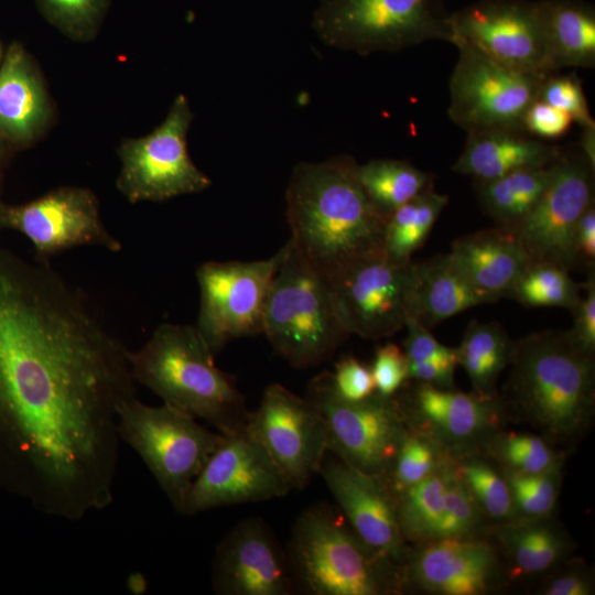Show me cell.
<instances>
[{
  "label": "cell",
  "mask_w": 595,
  "mask_h": 595,
  "mask_svg": "<svg viewBox=\"0 0 595 595\" xmlns=\"http://www.w3.org/2000/svg\"><path fill=\"white\" fill-rule=\"evenodd\" d=\"M129 349L48 262L0 247V447L22 494L77 521L113 501Z\"/></svg>",
  "instance_id": "1"
},
{
  "label": "cell",
  "mask_w": 595,
  "mask_h": 595,
  "mask_svg": "<svg viewBox=\"0 0 595 595\" xmlns=\"http://www.w3.org/2000/svg\"><path fill=\"white\" fill-rule=\"evenodd\" d=\"M349 155L301 162L286 190L291 242L329 278L345 266L383 255L386 218L372 206Z\"/></svg>",
  "instance_id": "2"
},
{
  "label": "cell",
  "mask_w": 595,
  "mask_h": 595,
  "mask_svg": "<svg viewBox=\"0 0 595 595\" xmlns=\"http://www.w3.org/2000/svg\"><path fill=\"white\" fill-rule=\"evenodd\" d=\"M508 367L499 396L509 420L573 450L594 422V356L582 351L567 331H544L516 340Z\"/></svg>",
  "instance_id": "3"
},
{
  "label": "cell",
  "mask_w": 595,
  "mask_h": 595,
  "mask_svg": "<svg viewBox=\"0 0 595 595\" xmlns=\"http://www.w3.org/2000/svg\"><path fill=\"white\" fill-rule=\"evenodd\" d=\"M214 356L195 326L170 323L159 325L142 348L128 351L134 381L217 432L234 433L245 429L250 410Z\"/></svg>",
  "instance_id": "4"
},
{
  "label": "cell",
  "mask_w": 595,
  "mask_h": 595,
  "mask_svg": "<svg viewBox=\"0 0 595 595\" xmlns=\"http://www.w3.org/2000/svg\"><path fill=\"white\" fill-rule=\"evenodd\" d=\"M296 593L398 595L402 566L371 549L337 506L307 507L293 523L285 548Z\"/></svg>",
  "instance_id": "5"
},
{
  "label": "cell",
  "mask_w": 595,
  "mask_h": 595,
  "mask_svg": "<svg viewBox=\"0 0 595 595\" xmlns=\"http://www.w3.org/2000/svg\"><path fill=\"white\" fill-rule=\"evenodd\" d=\"M262 334L296 369L326 361L350 336L336 312L328 279L291 240L267 294Z\"/></svg>",
  "instance_id": "6"
},
{
  "label": "cell",
  "mask_w": 595,
  "mask_h": 595,
  "mask_svg": "<svg viewBox=\"0 0 595 595\" xmlns=\"http://www.w3.org/2000/svg\"><path fill=\"white\" fill-rule=\"evenodd\" d=\"M450 20L445 0H320L312 25L324 44L368 55L452 43Z\"/></svg>",
  "instance_id": "7"
},
{
  "label": "cell",
  "mask_w": 595,
  "mask_h": 595,
  "mask_svg": "<svg viewBox=\"0 0 595 595\" xmlns=\"http://www.w3.org/2000/svg\"><path fill=\"white\" fill-rule=\"evenodd\" d=\"M118 434L181 515L192 484L223 437L175 408L150 407L137 396L118 409Z\"/></svg>",
  "instance_id": "8"
},
{
  "label": "cell",
  "mask_w": 595,
  "mask_h": 595,
  "mask_svg": "<svg viewBox=\"0 0 595 595\" xmlns=\"http://www.w3.org/2000/svg\"><path fill=\"white\" fill-rule=\"evenodd\" d=\"M305 397L325 423L328 452L366 474H389L408 429L394 396L375 392L347 401L335 392L332 372L324 371L310 381Z\"/></svg>",
  "instance_id": "9"
},
{
  "label": "cell",
  "mask_w": 595,
  "mask_h": 595,
  "mask_svg": "<svg viewBox=\"0 0 595 595\" xmlns=\"http://www.w3.org/2000/svg\"><path fill=\"white\" fill-rule=\"evenodd\" d=\"M453 45L458 56L450 78V118L467 133L526 132L524 115L547 77L508 67L465 42Z\"/></svg>",
  "instance_id": "10"
},
{
  "label": "cell",
  "mask_w": 595,
  "mask_h": 595,
  "mask_svg": "<svg viewBox=\"0 0 595 595\" xmlns=\"http://www.w3.org/2000/svg\"><path fill=\"white\" fill-rule=\"evenodd\" d=\"M192 120L188 100L178 95L152 132L121 143L117 187L130 203L161 202L210 186L212 180L196 167L187 151Z\"/></svg>",
  "instance_id": "11"
},
{
  "label": "cell",
  "mask_w": 595,
  "mask_h": 595,
  "mask_svg": "<svg viewBox=\"0 0 595 595\" xmlns=\"http://www.w3.org/2000/svg\"><path fill=\"white\" fill-rule=\"evenodd\" d=\"M284 246L256 261H209L196 271L199 311L196 329L214 355L231 340L262 334L263 310Z\"/></svg>",
  "instance_id": "12"
},
{
  "label": "cell",
  "mask_w": 595,
  "mask_h": 595,
  "mask_svg": "<svg viewBox=\"0 0 595 595\" xmlns=\"http://www.w3.org/2000/svg\"><path fill=\"white\" fill-rule=\"evenodd\" d=\"M327 279L336 312L349 335L389 337L403 329L411 316L415 262L393 263L379 255L356 260Z\"/></svg>",
  "instance_id": "13"
},
{
  "label": "cell",
  "mask_w": 595,
  "mask_h": 595,
  "mask_svg": "<svg viewBox=\"0 0 595 595\" xmlns=\"http://www.w3.org/2000/svg\"><path fill=\"white\" fill-rule=\"evenodd\" d=\"M394 397L405 425L431 439L452 458L484 453L510 422L500 396L482 398L407 380Z\"/></svg>",
  "instance_id": "14"
},
{
  "label": "cell",
  "mask_w": 595,
  "mask_h": 595,
  "mask_svg": "<svg viewBox=\"0 0 595 595\" xmlns=\"http://www.w3.org/2000/svg\"><path fill=\"white\" fill-rule=\"evenodd\" d=\"M594 171L582 152L561 151L554 160L541 197L513 231L532 262L576 268L574 235L594 203Z\"/></svg>",
  "instance_id": "15"
},
{
  "label": "cell",
  "mask_w": 595,
  "mask_h": 595,
  "mask_svg": "<svg viewBox=\"0 0 595 595\" xmlns=\"http://www.w3.org/2000/svg\"><path fill=\"white\" fill-rule=\"evenodd\" d=\"M291 483L305 488L328 452L325 423L314 404L280 383L269 385L245 426Z\"/></svg>",
  "instance_id": "16"
},
{
  "label": "cell",
  "mask_w": 595,
  "mask_h": 595,
  "mask_svg": "<svg viewBox=\"0 0 595 595\" xmlns=\"http://www.w3.org/2000/svg\"><path fill=\"white\" fill-rule=\"evenodd\" d=\"M452 44L465 42L518 71L549 77L554 67L536 1L478 0L451 12Z\"/></svg>",
  "instance_id": "17"
},
{
  "label": "cell",
  "mask_w": 595,
  "mask_h": 595,
  "mask_svg": "<svg viewBox=\"0 0 595 595\" xmlns=\"http://www.w3.org/2000/svg\"><path fill=\"white\" fill-rule=\"evenodd\" d=\"M4 228L24 235L43 262L78 246L121 249L101 220L97 197L83 187H58L22 205L0 203V229Z\"/></svg>",
  "instance_id": "18"
},
{
  "label": "cell",
  "mask_w": 595,
  "mask_h": 595,
  "mask_svg": "<svg viewBox=\"0 0 595 595\" xmlns=\"http://www.w3.org/2000/svg\"><path fill=\"white\" fill-rule=\"evenodd\" d=\"M293 487L263 447L242 429L223 437L188 491L183 515L280 498Z\"/></svg>",
  "instance_id": "19"
},
{
  "label": "cell",
  "mask_w": 595,
  "mask_h": 595,
  "mask_svg": "<svg viewBox=\"0 0 595 595\" xmlns=\"http://www.w3.org/2000/svg\"><path fill=\"white\" fill-rule=\"evenodd\" d=\"M402 574L404 591L435 595H485L508 584L501 555L488 536L412 545Z\"/></svg>",
  "instance_id": "20"
},
{
  "label": "cell",
  "mask_w": 595,
  "mask_h": 595,
  "mask_svg": "<svg viewBox=\"0 0 595 595\" xmlns=\"http://www.w3.org/2000/svg\"><path fill=\"white\" fill-rule=\"evenodd\" d=\"M212 585L218 595H293L296 593L285 549L258 517L232 527L216 547Z\"/></svg>",
  "instance_id": "21"
},
{
  "label": "cell",
  "mask_w": 595,
  "mask_h": 595,
  "mask_svg": "<svg viewBox=\"0 0 595 595\" xmlns=\"http://www.w3.org/2000/svg\"><path fill=\"white\" fill-rule=\"evenodd\" d=\"M320 474L357 536L402 566L410 545L401 534L396 497L385 477L366 474L338 458L324 461Z\"/></svg>",
  "instance_id": "22"
},
{
  "label": "cell",
  "mask_w": 595,
  "mask_h": 595,
  "mask_svg": "<svg viewBox=\"0 0 595 595\" xmlns=\"http://www.w3.org/2000/svg\"><path fill=\"white\" fill-rule=\"evenodd\" d=\"M488 537L501 555L508 583L541 578L575 550L572 537L552 516L494 524Z\"/></svg>",
  "instance_id": "23"
},
{
  "label": "cell",
  "mask_w": 595,
  "mask_h": 595,
  "mask_svg": "<svg viewBox=\"0 0 595 595\" xmlns=\"http://www.w3.org/2000/svg\"><path fill=\"white\" fill-rule=\"evenodd\" d=\"M51 118V100L37 68L20 45L12 44L0 67V138L30 143Z\"/></svg>",
  "instance_id": "24"
},
{
  "label": "cell",
  "mask_w": 595,
  "mask_h": 595,
  "mask_svg": "<svg viewBox=\"0 0 595 595\" xmlns=\"http://www.w3.org/2000/svg\"><path fill=\"white\" fill-rule=\"evenodd\" d=\"M450 253L473 285L491 302L508 298L517 279L532 262L517 236L498 226L457 238Z\"/></svg>",
  "instance_id": "25"
},
{
  "label": "cell",
  "mask_w": 595,
  "mask_h": 595,
  "mask_svg": "<svg viewBox=\"0 0 595 595\" xmlns=\"http://www.w3.org/2000/svg\"><path fill=\"white\" fill-rule=\"evenodd\" d=\"M509 129L468 133L465 148L453 171L476 181H489L508 173L551 164L561 149Z\"/></svg>",
  "instance_id": "26"
},
{
  "label": "cell",
  "mask_w": 595,
  "mask_h": 595,
  "mask_svg": "<svg viewBox=\"0 0 595 595\" xmlns=\"http://www.w3.org/2000/svg\"><path fill=\"white\" fill-rule=\"evenodd\" d=\"M415 267L411 316L429 329L469 307L491 303L473 285L451 253L437 255Z\"/></svg>",
  "instance_id": "27"
},
{
  "label": "cell",
  "mask_w": 595,
  "mask_h": 595,
  "mask_svg": "<svg viewBox=\"0 0 595 595\" xmlns=\"http://www.w3.org/2000/svg\"><path fill=\"white\" fill-rule=\"evenodd\" d=\"M536 4L556 71L562 67H594V7L584 0H539Z\"/></svg>",
  "instance_id": "28"
},
{
  "label": "cell",
  "mask_w": 595,
  "mask_h": 595,
  "mask_svg": "<svg viewBox=\"0 0 595 595\" xmlns=\"http://www.w3.org/2000/svg\"><path fill=\"white\" fill-rule=\"evenodd\" d=\"M513 343L499 323L472 321L468 324L456 348V360L466 371L475 394L499 396L497 382L511 361Z\"/></svg>",
  "instance_id": "29"
},
{
  "label": "cell",
  "mask_w": 595,
  "mask_h": 595,
  "mask_svg": "<svg viewBox=\"0 0 595 595\" xmlns=\"http://www.w3.org/2000/svg\"><path fill=\"white\" fill-rule=\"evenodd\" d=\"M552 163L477 181V196L484 212L498 227L513 232L541 197L551 177Z\"/></svg>",
  "instance_id": "30"
},
{
  "label": "cell",
  "mask_w": 595,
  "mask_h": 595,
  "mask_svg": "<svg viewBox=\"0 0 595 595\" xmlns=\"http://www.w3.org/2000/svg\"><path fill=\"white\" fill-rule=\"evenodd\" d=\"M453 473L450 461L428 478L396 496L399 528L410 547L435 540Z\"/></svg>",
  "instance_id": "31"
},
{
  "label": "cell",
  "mask_w": 595,
  "mask_h": 595,
  "mask_svg": "<svg viewBox=\"0 0 595 595\" xmlns=\"http://www.w3.org/2000/svg\"><path fill=\"white\" fill-rule=\"evenodd\" d=\"M357 176L368 199L386 219L396 209L432 187L430 174L401 160L378 159L358 164Z\"/></svg>",
  "instance_id": "32"
},
{
  "label": "cell",
  "mask_w": 595,
  "mask_h": 595,
  "mask_svg": "<svg viewBox=\"0 0 595 595\" xmlns=\"http://www.w3.org/2000/svg\"><path fill=\"white\" fill-rule=\"evenodd\" d=\"M447 203V195L430 187L396 209L385 224V257L399 264L412 261Z\"/></svg>",
  "instance_id": "33"
},
{
  "label": "cell",
  "mask_w": 595,
  "mask_h": 595,
  "mask_svg": "<svg viewBox=\"0 0 595 595\" xmlns=\"http://www.w3.org/2000/svg\"><path fill=\"white\" fill-rule=\"evenodd\" d=\"M455 474L488 520L500 524L518 519L501 467L484 453L452 459Z\"/></svg>",
  "instance_id": "34"
},
{
  "label": "cell",
  "mask_w": 595,
  "mask_h": 595,
  "mask_svg": "<svg viewBox=\"0 0 595 595\" xmlns=\"http://www.w3.org/2000/svg\"><path fill=\"white\" fill-rule=\"evenodd\" d=\"M484 454L499 466L522 473H544L563 468L569 451L540 433L498 432Z\"/></svg>",
  "instance_id": "35"
},
{
  "label": "cell",
  "mask_w": 595,
  "mask_h": 595,
  "mask_svg": "<svg viewBox=\"0 0 595 595\" xmlns=\"http://www.w3.org/2000/svg\"><path fill=\"white\" fill-rule=\"evenodd\" d=\"M566 269L550 262H531L515 282L508 298L524 306H560L572 311L581 299V284Z\"/></svg>",
  "instance_id": "36"
},
{
  "label": "cell",
  "mask_w": 595,
  "mask_h": 595,
  "mask_svg": "<svg viewBox=\"0 0 595 595\" xmlns=\"http://www.w3.org/2000/svg\"><path fill=\"white\" fill-rule=\"evenodd\" d=\"M452 459L431 439L408 428L393 465L385 479L396 497L428 478Z\"/></svg>",
  "instance_id": "37"
},
{
  "label": "cell",
  "mask_w": 595,
  "mask_h": 595,
  "mask_svg": "<svg viewBox=\"0 0 595 595\" xmlns=\"http://www.w3.org/2000/svg\"><path fill=\"white\" fill-rule=\"evenodd\" d=\"M501 469L510 488L518 519L552 516L562 487L563 468L544 473H522L505 467Z\"/></svg>",
  "instance_id": "38"
},
{
  "label": "cell",
  "mask_w": 595,
  "mask_h": 595,
  "mask_svg": "<svg viewBox=\"0 0 595 595\" xmlns=\"http://www.w3.org/2000/svg\"><path fill=\"white\" fill-rule=\"evenodd\" d=\"M40 11L56 29L74 41L95 37L109 0H36Z\"/></svg>",
  "instance_id": "39"
},
{
  "label": "cell",
  "mask_w": 595,
  "mask_h": 595,
  "mask_svg": "<svg viewBox=\"0 0 595 595\" xmlns=\"http://www.w3.org/2000/svg\"><path fill=\"white\" fill-rule=\"evenodd\" d=\"M538 99L569 113L581 128L595 126L581 80L575 74L547 77Z\"/></svg>",
  "instance_id": "40"
},
{
  "label": "cell",
  "mask_w": 595,
  "mask_h": 595,
  "mask_svg": "<svg viewBox=\"0 0 595 595\" xmlns=\"http://www.w3.org/2000/svg\"><path fill=\"white\" fill-rule=\"evenodd\" d=\"M593 570L581 559L569 558L544 576L536 589L539 595H593Z\"/></svg>",
  "instance_id": "41"
},
{
  "label": "cell",
  "mask_w": 595,
  "mask_h": 595,
  "mask_svg": "<svg viewBox=\"0 0 595 595\" xmlns=\"http://www.w3.org/2000/svg\"><path fill=\"white\" fill-rule=\"evenodd\" d=\"M408 358L403 349L393 343L379 346L370 367L375 392L394 396L408 380Z\"/></svg>",
  "instance_id": "42"
},
{
  "label": "cell",
  "mask_w": 595,
  "mask_h": 595,
  "mask_svg": "<svg viewBox=\"0 0 595 595\" xmlns=\"http://www.w3.org/2000/svg\"><path fill=\"white\" fill-rule=\"evenodd\" d=\"M335 392L347 401H360L375 393L371 369L354 356H345L332 372Z\"/></svg>",
  "instance_id": "43"
},
{
  "label": "cell",
  "mask_w": 595,
  "mask_h": 595,
  "mask_svg": "<svg viewBox=\"0 0 595 595\" xmlns=\"http://www.w3.org/2000/svg\"><path fill=\"white\" fill-rule=\"evenodd\" d=\"M407 337L403 342L404 353L409 364L431 360H456V348L441 344L414 317L410 316L405 323Z\"/></svg>",
  "instance_id": "44"
},
{
  "label": "cell",
  "mask_w": 595,
  "mask_h": 595,
  "mask_svg": "<svg viewBox=\"0 0 595 595\" xmlns=\"http://www.w3.org/2000/svg\"><path fill=\"white\" fill-rule=\"evenodd\" d=\"M584 295L571 311L574 317L572 329L567 331L572 342L584 353L595 355V273L588 272Z\"/></svg>",
  "instance_id": "45"
},
{
  "label": "cell",
  "mask_w": 595,
  "mask_h": 595,
  "mask_svg": "<svg viewBox=\"0 0 595 595\" xmlns=\"http://www.w3.org/2000/svg\"><path fill=\"white\" fill-rule=\"evenodd\" d=\"M572 122L569 113L537 99L524 115L523 129L537 137L555 139L564 136Z\"/></svg>",
  "instance_id": "46"
},
{
  "label": "cell",
  "mask_w": 595,
  "mask_h": 595,
  "mask_svg": "<svg viewBox=\"0 0 595 595\" xmlns=\"http://www.w3.org/2000/svg\"><path fill=\"white\" fill-rule=\"evenodd\" d=\"M576 268L594 270L595 264V205L591 204L581 216L574 235Z\"/></svg>",
  "instance_id": "47"
},
{
  "label": "cell",
  "mask_w": 595,
  "mask_h": 595,
  "mask_svg": "<svg viewBox=\"0 0 595 595\" xmlns=\"http://www.w3.org/2000/svg\"><path fill=\"white\" fill-rule=\"evenodd\" d=\"M455 360H431L408 366V380L425 382L439 388L454 389Z\"/></svg>",
  "instance_id": "48"
},
{
  "label": "cell",
  "mask_w": 595,
  "mask_h": 595,
  "mask_svg": "<svg viewBox=\"0 0 595 595\" xmlns=\"http://www.w3.org/2000/svg\"><path fill=\"white\" fill-rule=\"evenodd\" d=\"M580 148L589 165L595 170V126L582 128Z\"/></svg>",
  "instance_id": "49"
},
{
  "label": "cell",
  "mask_w": 595,
  "mask_h": 595,
  "mask_svg": "<svg viewBox=\"0 0 595 595\" xmlns=\"http://www.w3.org/2000/svg\"><path fill=\"white\" fill-rule=\"evenodd\" d=\"M6 155L4 140L0 138V161Z\"/></svg>",
  "instance_id": "50"
}]
</instances>
